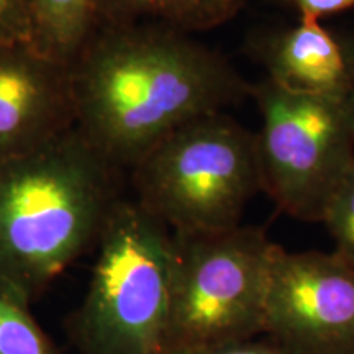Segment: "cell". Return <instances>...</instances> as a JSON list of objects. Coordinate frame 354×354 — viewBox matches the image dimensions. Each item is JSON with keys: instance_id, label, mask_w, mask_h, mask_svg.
Instances as JSON below:
<instances>
[{"instance_id": "cell-1", "label": "cell", "mask_w": 354, "mask_h": 354, "mask_svg": "<svg viewBox=\"0 0 354 354\" xmlns=\"http://www.w3.org/2000/svg\"><path fill=\"white\" fill-rule=\"evenodd\" d=\"M76 128L115 169L194 120L240 104L251 84L220 53L158 24H102L69 66Z\"/></svg>"}, {"instance_id": "cell-2", "label": "cell", "mask_w": 354, "mask_h": 354, "mask_svg": "<svg viewBox=\"0 0 354 354\" xmlns=\"http://www.w3.org/2000/svg\"><path fill=\"white\" fill-rule=\"evenodd\" d=\"M118 172L76 127L0 161V282L32 304L95 246L120 198Z\"/></svg>"}, {"instance_id": "cell-3", "label": "cell", "mask_w": 354, "mask_h": 354, "mask_svg": "<svg viewBox=\"0 0 354 354\" xmlns=\"http://www.w3.org/2000/svg\"><path fill=\"white\" fill-rule=\"evenodd\" d=\"M81 305L68 320L81 354H167L172 232L136 198L120 197L97 240Z\"/></svg>"}, {"instance_id": "cell-4", "label": "cell", "mask_w": 354, "mask_h": 354, "mask_svg": "<svg viewBox=\"0 0 354 354\" xmlns=\"http://www.w3.org/2000/svg\"><path fill=\"white\" fill-rule=\"evenodd\" d=\"M128 172L133 198L171 232L238 227L263 192L256 131L225 112L171 131Z\"/></svg>"}, {"instance_id": "cell-5", "label": "cell", "mask_w": 354, "mask_h": 354, "mask_svg": "<svg viewBox=\"0 0 354 354\" xmlns=\"http://www.w3.org/2000/svg\"><path fill=\"white\" fill-rule=\"evenodd\" d=\"M279 245L258 227L172 232V348L263 336L269 276Z\"/></svg>"}, {"instance_id": "cell-6", "label": "cell", "mask_w": 354, "mask_h": 354, "mask_svg": "<svg viewBox=\"0 0 354 354\" xmlns=\"http://www.w3.org/2000/svg\"><path fill=\"white\" fill-rule=\"evenodd\" d=\"M263 192L292 218L322 221L354 165V97L299 94L269 79L251 86Z\"/></svg>"}, {"instance_id": "cell-7", "label": "cell", "mask_w": 354, "mask_h": 354, "mask_svg": "<svg viewBox=\"0 0 354 354\" xmlns=\"http://www.w3.org/2000/svg\"><path fill=\"white\" fill-rule=\"evenodd\" d=\"M264 336L287 354H354V266L335 253L274 254Z\"/></svg>"}, {"instance_id": "cell-8", "label": "cell", "mask_w": 354, "mask_h": 354, "mask_svg": "<svg viewBox=\"0 0 354 354\" xmlns=\"http://www.w3.org/2000/svg\"><path fill=\"white\" fill-rule=\"evenodd\" d=\"M74 127L69 66L30 43L0 44V161L35 151Z\"/></svg>"}, {"instance_id": "cell-9", "label": "cell", "mask_w": 354, "mask_h": 354, "mask_svg": "<svg viewBox=\"0 0 354 354\" xmlns=\"http://www.w3.org/2000/svg\"><path fill=\"white\" fill-rule=\"evenodd\" d=\"M250 53L266 79L287 91L320 97H354V38L318 20L268 26L250 38Z\"/></svg>"}, {"instance_id": "cell-10", "label": "cell", "mask_w": 354, "mask_h": 354, "mask_svg": "<svg viewBox=\"0 0 354 354\" xmlns=\"http://www.w3.org/2000/svg\"><path fill=\"white\" fill-rule=\"evenodd\" d=\"M32 46L71 66L102 24L100 0H28Z\"/></svg>"}, {"instance_id": "cell-11", "label": "cell", "mask_w": 354, "mask_h": 354, "mask_svg": "<svg viewBox=\"0 0 354 354\" xmlns=\"http://www.w3.org/2000/svg\"><path fill=\"white\" fill-rule=\"evenodd\" d=\"M245 3L246 0H100V17L102 24L145 21L190 35L225 25Z\"/></svg>"}, {"instance_id": "cell-12", "label": "cell", "mask_w": 354, "mask_h": 354, "mask_svg": "<svg viewBox=\"0 0 354 354\" xmlns=\"http://www.w3.org/2000/svg\"><path fill=\"white\" fill-rule=\"evenodd\" d=\"M30 305L0 282V354H64L33 317Z\"/></svg>"}, {"instance_id": "cell-13", "label": "cell", "mask_w": 354, "mask_h": 354, "mask_svg": "<svg viewBox=\"0 0 354 354\" xmlns=\"http://www.w3.org/2000/svg\"><path fill=\"white\" fill-rule=\"evenodd\" d=\"M320 223L333 238L335 253L354 266V165L330 196Z\"/></svg>"}, {"instance_id": "cell-14", "label": "cell", "mask_w": 354, "mask_h": 354, "mask_svg": "<svg viewBox=\"0 0 354 354\" xmlns=\"http://www.w3.org/2000/svg\"><path fill=\"white\" fill-rule=\"evenodd\" d=\"M32 43L28 0H0V44Z\"/></svg>"}, {"instance_id": "cell-15", "label": "cell", "mask_w": 354, "mask_h": 354, "mask_svg": "<svg viewBox=\"0 0 354 354\" xmlns=\"http://www.w3.org/2000/svg\"><path fill=\"white\" fill-rule=\"evenodd\" d=\"M167 354H287L268 336L243 339V342L210 344V346L172 348Z\"/></svg>"}, {"instance_id": "cell-16", "label": "cell", "mask_w": 354, "mask_h": 354, "mask_svg": "<svg viewBox=\"0 0 354 354\" xmlns=\"http://www.w3.org/2000/svg\"><path fill=\"white\" fill-rule=\"evenodd\" d=\"M304 20H318L354 8V0H276Z\"/></svg>"}]
</instances>
